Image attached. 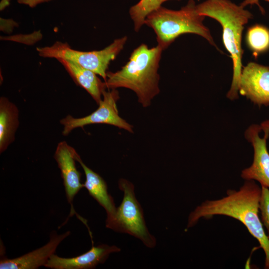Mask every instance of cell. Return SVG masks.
Returning a JSON list of instances; mask_svg holds the SVG:
<instances>
[{"label": "cell", "instance_id": "obj_1", "mask_svg": "<svg viewBox=\"0 0 269 269\" xmlns=\"http://www.w3.org/2000/svg\"><path fill=\"white\" fill-rule=\"evenodd\" d=\"M262 188L253 180H246L239 190H228L221 199L206 200L192 211L188 217L187 229L194 226L201 218L224 215L242 222L260 243L265 252V268L269 269V239L266 234L259 212Z\"/></svg>", "mask_w": 269, "mask_h": 269}, {"label": "cell", "instance_id": "obj_2", "mask_svg": "<svg viewBox=\"0 0 269 269\" xmlns=\"http://www.w3.org/2000/svg\"><path fill=\"white\" fill-rule=\"evenodd\" d=\"M163 50L158 45L149 48L141 44L132 52L129 61L115 72L107 71L106 89L126 88L136 94L142 107H147L159 93L158 73Z\"/></svg>", "mask_w": 269, "mask_h": 269}, {"label": "cell", "instance_id": "obj_3", "mask_svg": "<svg viewBox=\"0 0 269 269\" xmlns=\"http://www.w3.org/2000/svg\"><path fill=\"white\" fill-rule=\"evenodd\" d=\"M198 12L216 20L222 27L224 46L229 53L233 63L231 88L227 94L230 100L239 98L240 77L243 69L242 38L245 25L253 14L245 7L230 0H206L197 4Z\"/></svg>", "mask_w": 269, "mask_h": 269}, {"label": "cell", "instance_id": "obj_4", "mask_svg": "<svg viewBox=\"0 0 269 269\" xmlns=\"http://www.w3.org/2000/svg\"><path fill=\"white\" fill-rule=\"evenodd\" d=\"M205 18L198 12L195 1L189 0L179 10L161 6L146 16L144 24L153 29L157 45L163 50L180 35L186 33L198 35L218 49L210 30L203 23Z\"/></svg>", "mask_w": 269, "mask_h": 269}, {"label": "cell", "instance_id": "obj_5", "mask_svg": "<svg viewBox=\"0 0 269 269\" xmlns=\"http://www.w3.org/2000/svg\"><path fill=\"white\" fill-rule=\"evenodd\" d=\"M127 36L116 39L100 50L82 51L72 49L67 42L56 41L50 46L37 47L38 55L43 58H63L75 62L107 79V72L111 61L115 60L123 49Z\"/></svg>", "mask_w": 269, "mask_h": 269}, {"label": "cell", "instance_id": "obj_6", "mask_svg": "<svg viewBox=\"0 0 269 269\" xmlns=\"http://www.w3.org/2000/svg\"><path fill=\"white\" fill-rule=\"evenodd\" d=\"M119 189L124 192L122 202L117 208L114 219L106 224L115 232L127 233L140 240L148 248L156 244L155 238L148 231L142 208L137 200L134 184L125 179L119 181Z\"/></svg>", "mask_w": 269, "mask_h": 269}, {"label": "cell", "instance_id": "obj_7", "mask_svg": "<svg viewBox=\"0 0 269 269\" xmlns=\"http://www.w3.org/2000/svg\"><path fill=\"white\" fill-rule=\"evenodd\" d=\"M102 96L98 109L91 114L80 118L68 115L61 119L60 122L64 127L62 134L66 136L76 128L95 124L111 125L133 133V126L119 116L116 103L119 98V92L116 89L105 90Z\"/></svg>", "mask_w": 269, "mask_h": 269}, {"label": "cell", "instance_id": "obj_8", "mask_svg": "<svg viewBox=\"0 0 269 269\" xmlns=\"http://www.w3.org/2000/svg\"><path fill=\"white\" fill-rule=\"evenodd\" d=\"M245 136L253 145L254 159L252 165L242 171L241 177L245 180H256L261 186L269 188V152L267 145L269 120L260 125H251Z\"/></svg>", "mask_w": 269, "mask_h": 269}, {"label": "cell", "instance_id": "obj_9", "mask_svg": "<svg viewBox=\"0 0 269 269\" xmlns=\"http://www.w3.org/2000/svg\"><path fill=\"white\" fill-rule=\"evenodd\" d=\"M239 92L254 104L269 105V66L251 62L243 67Z\"/></svg>", "mask_w": 269, "mask_h": 269}, {"label": "cell", "instance_id": "obj_10", "mask_svg": "<svg viewBox=\"0 0 269 269\" xmlns=\"http://www.w3.org/2000/svg\"><path fill=\"white\" fill-rule=\"evenodd\" d=\"M115 245L100 244L75 257L63 258L53 254L44 267L52 269H91L104 264L110 255L120 252Z\"/></svg>", "mask_w": 269, "mask_h": 269}, {"label": "cell", "instance_id": "obj_11", "mask_svg": "<svg viewBox=\"0 0 269 269\" xmlns=\"http://www.w3.org/2000/svg\"><path fill=\"white\" fill-rule=\"evenodd\" d=\"M76 152L74 148L66 141H62L58 144L54 155L61 171L66 196L68 203L71 205V211L75 196L84 187V184L81 182V173L76 166Z\"/></svg>", "mask_w": 269, "mask_h": 269}, {"label": "cell", "instance_id": "obj_12", "mask_svg": "<svg viewBox=\"0 0 269 269\" xmlns=\"http://www.w3.org/2000/svg\"><path fill=\"white\" fill-rule=\"evenodd\" d=\"M70 234L69 231L62 234L53 232L49 242L43 246L16 258L1 259L0 269H36L44 266L50 257L55 253L59 244Z\"/></svg>", "mask_w": 269, "mask_h": 269}, {"label": "cell", "instance_id": "obj_13", "mask_svg": "<svg viewBox=\"0 0 269 269\" xmlns=\"http://www.w3.org/2000/svg\"><path fill=\"white\" fill-rule=\"evenodd\" d=\"M75 158L82 166L86 176L84 187L89 194L103 207L107 213L106 224L114 219L117 207L112 196L108 193V186L103 178L98 173L89 168L82 161L77 152Z\"/></svg>", "mask_w": 269, "mask_h": 269}, {"label": "cell", "instance_id": "obj_14", "mask_svg": "<svg viewBox=\"0 0 269 269\" xmlns=\"http://www.w3.org/2000/svg\"><path fill=\"white\" fill-rule=\"evenodd\" d=\"M56 59L75 83L84 89L99 104L102 100L103 92L106 89L105 82H103L95 73L75 62L63 58Z\"/></svg>", "mask_w": 269, "mask_h": 269}, {"label": "cell", "instance_id": "obj_15", "mask_svg": "<svg viewBox=\"0 0 269 269\" xmlns=\"http://www.w3.org/2000/svg\"><path fill=\"white\" fill-rule=\"evenodd\" d=\"M19 111L7 98H0V152H4L14 140L19 125Z\"/></svg>", "mask_w": 269, "mask_h": 269}, {"label": "cell", "instance_id": "obj_16", "mask_svg": "<svg viewBox=\"0 0 269 269\" xmlns=\"http://www.w3.org/2000/svg\"><path fill=\"white\" fill-rule=\"evenodd\" d=\"M246 42L255 56L269 49V29L260 24H256L248 29Z\"/></svg>", "mask_w": 269, "mask_h": 269}, {"label": "cell", "instance_id": "obj_17", "mask_svg": "<svg viewBox=\"0 0 269 269\" xmlns=\"http://www.w3.org/2000/svg\"><path fill=\"white\" fill-rule=\"evenodd\" d=\"M167 0H140L131 6L129 13L134 22V30L138 32L144 24L146 16Z\"/></svg>", "mask_w": 269, "mask_h": 269}, {"label": "cell", "instance_id": "obj_18", "mask_svg": "<svg viewBox=\"0 0 269 269\" xmlns=\"http://www.w3.org/2000/svg\"><path fill=\"white\" fill-rule=\"evenodd\" d=\"M262 193L260 202V211L261 214V222L265 226L269 239V188L261 186Z\"/></svg>", "mask_w": 269, "mask_h": 269}, {"label": "cell", "instance_id": "obj_19", "mask_svg": "<svg viewBox=\"0 0 269 269\" xmlns=\"http://www.w3.org/2000/svg\"><path fill=\"white\" fill-rule=\"evenodd\" d=\"M42 38V35L40 30L34 31L29 34H19L7 37L0 36L1 40L14 41L27 45H32Z\"/></svg>", "mask_w": 269, "mask_h": 269}, {"label": "cell", "instance_id": "obj_20", "mask_svg": "<svg viewBox=\"0 0 269 269\" xmlns=\"http://www.w3.org/2000/svg\"><path fill=\"white\" fill-rule=\"evenodd\" d=\"M0 29L1 31L10 34L13 31V29L15 27L18 26V24L12 19H5L2 17L0 18Z\"/></svg>", "mask_w": 269, "mask_h": 269}, {"label": "cell", "instance_id": "obj_21", "mask_svg": "<svg viewBox=\"0 0 269 269\" xmlns=\"http://www.w3.org/2000/svg\"><path fill=\"white\" fill-rule=\"evenodd\" d=\"M52 0H17L18 3L28 5L30 7H34L38 4L50 1Z\"/></svg>", "mask_w": 269, "mask_h": 269}, {"label": "cell", "instance_id": "obj_22", "mask_svg": "<svg viewBox=\"0 0 269 269\" xmlns=\"http://www.w3.org/2000/svg\"><path fill=\"white\" fill-rule=\"evenodd\" d=\"M260 0H244L241 3V5L245 7V6L248 5H254L256 4L257 5L260 10L261 11V13L263 14H264L265 13V11L264 8L260 4ZM268 2H269V0H264Z\"/></svg>", "mask_w": 269, "mask_h": 269}, {"label": "cell", "instance_id": "obj_23", "mask_svg": "<svg viewBox=\"0 0 269 269\" xmlns=\"http://www.w3.org/2000/svg\"><path fill=\"white\" fill-rule=\"evenodd\" d=\"M10 0H1L0 2V10H4L10 4Z\"/></svg>", "mask_w": 269, "mask_h": 269}]
</instances>
